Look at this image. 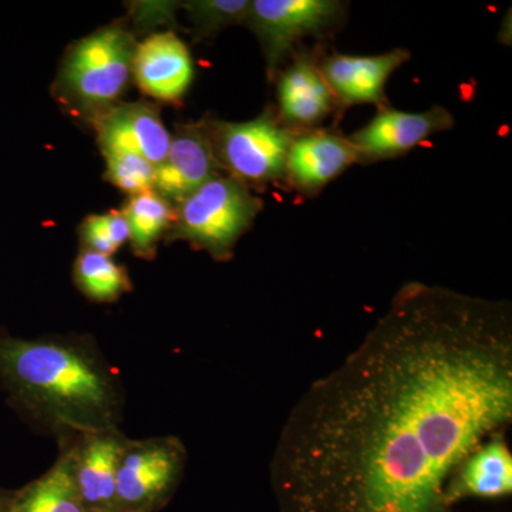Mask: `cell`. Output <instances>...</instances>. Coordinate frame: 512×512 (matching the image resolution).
<instances>
[{
  "mask_svg": "<svg viewBox=\"0 0 512 512\" xmlns=\"http://www.w3.org/2000/svg\"><path fill=\"white\" fill-rule=\"evenodd\" d=\"M512 420V309L409 282L292 407L271 460L285 512H444L460 464Z\"/></svg>",
  "mask_w": 512,
  "mask_h": 512,
  "instance_id": "6da1fadb",
  "label": "cell"
},
{
  "mask_svg": "<svg viewBox=\"0 0 512 512\" xmlns=\"http://www.w3.org/2000/svg\"><path fill=\"white\" fill-rule=\"evenodd\" d=\"M0 389L19 417L59 444L119 429L126 402L119 370L83 335L26 339L0 329Z\"/></svg>",
  "mask_w": 512,
  "mask_h": 512,
  "instance_id": "7a4b0ae2",
  "label": "cell"
},
{
  "mask_svg": "<svg viewBox=\"0 0 512 512\" xmlns=\"http://www.w3.org/2000/svg\"><path fill=\"white\" fill-rule=\"evenodd\" d=\"M136 46L130 30L119 23L79 40L60 67L57 99L72 113L93 121L113 109L133 77Z\"/></svg>",
  "mask_w": 512,
  "mask_h": 512,
  "instance_id": "3957f363",
  "label": "cell"
},
{
  "mask_svg": "<svg viewBox=\"0 0 512 512\" xmlns=\"http://www.w3.org/2000/svg\"><path fill=\"white\" fill-rule=\"evenodd\" d=\"M262 201L231 175H215L178 202L168 241H185L225 261L254 224Z\"/></svg>",
  "mask_w": 512,
  "mask_h": 512,
  "instance_id": "277c9868",
  "label": "cell"
},
{
  "mask_svg": "<svg viewBox=\"0 0 512 512\" xmlns=\"http://www.w3.org/2000/svg\"><path fill=\"white\" fill-rule=\"evenodd\" d=\"M212 147L221 170L244 184L265 185L285 178L293 134L266 109L248 121L207 119Z\"/></svg>",
  "mask_w": 512,
  "mask_h": 512,
  "instance_id": "5b68a950",
  "label": "cell"
},
{
  "mask_svg": "<svg viewBox=\"0 0 512 512\" xmlns=\"http://www.w3.org/2000/svg\"><path fill=\"white\" fill-rule=\"evenodd\" d=\"M346 19L338 0H251L244 25L264 50L269 79L299 50L302 40L335 32Z\"/></svg>",
  "mask_w": 512,
  "mask_h": 512,
  "instance_id": "8992f818",
  "label": "cell"
},
{
  "mask_svg": "<svg viewBox=\"0 0 512 512\" xmlns=\"http://www.w3.org/2000/svg\"><path fill=\"white\" fill-rule=\"evenodd\" d=\"M187 467V448L174 436L128 439L116 480V510L158 512L174 497Z\"/></svg>",
  "mask_w": 512,
  "mask_h": 512,
  "instance_id": "52a82bcc",
  "label": "cell"
},
{
  "mask_svg": "<svg viewBox=\"0 0 512 512\" xmlns=\"http://www.w3.org/2000/svg\"><path fill=\"white\" fill-rule=\"evenodd\" d=\"M453 127V114L446 107L433 106L421 113L383 107L366 126L348 138L359 163L372 164L406 156L430 137Z\"/></svg>",
  "mask_w": 512,
  "mask_h": 512,
  "instance_id": "ba28073f",
  "label": "cell"
},
{
  "mask_svg": "<svg viewBox=\"0 0 512 512\" xmlns=\"http://www.w3.org/2000/svg\"><path fill=\"white\" fill-rule=\"evenodd\" d=\"M127 440L120 429H110L79 434L60 444L69 454L74 483L87 511H117V471Z\"/></svg>",
  "mask_w": 512,
  "mask_h": 512,
  "instance_id": "9c48e42d",
  "label": "cell"
},
{
  "mask_svg": "<svg viewBox=\"0 0 512 512\" xmlns=\"http://www.w3.org/2000/svg\"><path fill=\"white\" fill-rule=\"evenodd\" d=\"M406 49H393L382 55L355 56L330 53L319 56V69L335 99L336 109L357 104L386 107V84L390 76L410 59Z\"/></svg>",
  "mask_w": 512,
  "mask_h": 512,
  "instance_id": "30bf717a",
  "label": "cell"
},
{
  "mask_svg": "<svg viewBox=\"0 0 512 512\" xmlns=\"http://www.w3.org/2000/svg\"><path fill=\"white\" fill-rule=\"evenodd\" d=\"M276 74V117L292 134L315 130L336 110L335 99L320 73L318 53L298 50Z\"/></svg>",
  "mask_w": 512,
  "mask_h": 512,
  "instance_id": "8fae6325",
  "label": "cell"
},
{
  "mask_svg": "<svg viewBox=\"0 0 512 512\" xmlns=\"http://www.w3.org/2000/svg\"><path fill=\"white\" fill-rule=\"evenodd\" d=\"M208 120L180 124L163 163L157 165L154 191L178 204L220 171Z\"/></svg>",
  "mask_w": 512,
  "mask_h": 512,
  "instance_id": "7c38bea8",
  "label": "cell"
},
{
  "mask_svg": "<svg viewBox=\"0 0 512 512\" xmlns=\"http://www.w3.org/2000/svg\"><path fill=\"white\" fill-rule=\"evenodd\" d=\"M357 163L359 158L348 137L315 128L293 134L285 178L293 190L312 197Z\"/></svg>",
  "mask_w": 512,
  "mask_h": 512,
  "instance_id": "4fadbf2b",
  "label": "cell"
},
{
  "mask_svg": "<svg viewBox=\"0 0 512 512\" xmlns=\"http://www.w3.org/2000/svg\"><path fill=\"white\" fill-rule=\"evenodd\" d=\"M93 123L103 154H134L156 167L167 156L171 136L153 104L146 101L117 104Z\"/></svg>",
  "mask_w": 512,
  "mask_h": 512,
  "instance_id": "5bb4252c",
  "label": "cell"
},
{
  "mask_svg": "<svg viewBox=\"0 0 512 512\" xmlns=\"http://www.w3.org/2000/svg\"><path fill=\"white\" fill-rule=\"evenodd\" d=\"M133 77L147 96L175 103L183 99L194 77L190 50L173 32L154 33L137 43Z\"/></svg>",
  "mask_w": 512,
  "mask_h": 512,
  "instance_id": "9a60e30c",
  "label": "cell"
},
{
  "mask_svg": "<svg viewBox=\"0 0 512 512\" xmlns=\"http://www.w3.org/2000/svg\"><path fill=\"white\" fill-rule=\"evenodd\" d=\"M512 491V454L504 433H497L480 444L460 464L448 484L446 501L458 498H498Z\"/></svg>",
  "mask_w": 512,
  "mask_h": 512,
  "instance_id": "2e32d148",
  "label": "cell"
},
{
  "mask_svg": "<svg viewBox=\"0 0 512 512\" xmlns=\"http://www.w3.org/2000/svg\"><path fill=\"white\" fill-rule=\"evenodd\" d=\"M10 512H87L66 448L60 447L56 463L43 476L15 490Z\"/></svg>",
  "mask_w": 512,
  "mask_h": 512,
  "instance_id": "e0dca14e",
  "label": "cell"
},
{
  "mask_svg": "<svg viewBox=\"0 0 512 512\" xmlns=\"http://www.w3.org/2000/svg\"><path fill=\"white\" fill-rule=\"evenodd\" d=\"M121 212L126 217L134 255L141 259H153L158 242L164 235L167 237L173 225V204L153 190L131 195Z\"/></svg>",
  "mask_w": 512,
  "mask_h": 512,
  "instance_id": "ac0fdd59",
  "label": "cell"
},
{
  "mask_svg": "<svg viewBox=\"0 0 512 512\" xmlns=\"http://www.w3.org/2000/svg\"><path fill=\"white\" fill-rule=\"evenodd\" d=\"M74 284L90 301L111 303L131 291L130 276L111 256L82 249L73 268Z\"/></svg>",
  "mask_w": 512,
  "mask_h": 512,
  "instance_id": "d6986e66",
  "label": "cell"
},
{
  "mask_svg": "<svg viewBox=\"0 0 512 512\" xmlns=\"http://www.w3.org/2000/svg\"><path fill=\"white\" fill-rule=\"evenodd\" d=\"M251 0H191L181 3L197 39H210L247 19Z\"/></svg>",
  "mask_w": 512,
  "mask_h": 512,
  "instance_id": "ffe728a7",
  "label": "cell"
},
{
  "mask_svg": "<svg viewBox=\"0 0 512 512\" xmlns=\"http://www.w3.org/2000/svg\"><path fill=\"white\" fill-rule=\"evenodd\" d=\"M79 234L82 249L107 256L116 254L130 241L126 217L121 211L90 215L80 225Z\"/></svg>",
  "mask_w": 512,
  "mask_h": 512,
  "instance_id": "44dd1931",
  "label": "cell"
},
{
  "mask_svg": "<svg viewBox=\"0 0 512 512\" xmlns=\"http://www.w3.org/2000/svg\"><path fill=\"white\" fill-rule=\"evenodd\" d=\"M106 180L130 195L153 191L157 167L146 158L128 153L103 154Z\"/></svg>",
  "mask_w": 512,
  "mask_h": 512,
  "instance_id": "7402d4cb",
  "label": "cell"
},
{
  "mask_svg": "<svg viewBox=\"0 0 512 512\" xmlns=\"http://www.w3.org/2000/svg\"><path fill=\"white\" fill-rule=\"evenodd\" d=\"M13 494H15V491L13 490L0 488V512H10V508H12Z\"/></svg>",
  "mask_w": 512,
  "mask_h": 512,
  "instance_id": "603a6c76",
  "label": "cell"
},
{
  "mask_svg": "<svg viewBox=\"0 0 512 512\" xmlns=\"http://www.w3.org/2000/svg\"><path fill=\"white\" fill-rule=\"evenodd\" d=\"M87 512H117V511H97V510H90V511H87Z\"/></svg>",
  "mask_w": 512,
  "mask_h": 512,
  "instance_id": "cb8c5ba5",
  "label": "cell"
}]
</instances>
